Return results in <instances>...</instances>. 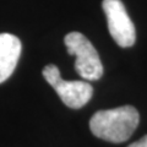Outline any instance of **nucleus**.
Segmentation results:
<instances>
[{"instance_id":"1","label":"nucleus","mask_w":147,"mask_h":147,"mask_svg":"<svg viewBox=\"0 0 147 147\" xmlns=\"http://www.w3.org/2000/svg\"><path fill=\"white\" fill-rule=\"evenodd\" d=\"M140 121L139 112L132 105L98 110L90 120V129L96 137L120 144L126 141L136 130Z\"/></svg>"},{"instance_id":"2","label":"nucleus","mask_w":147,"mask_h":147,"mask_svg":"<svg viewBox=\"0 0 147 147\" xmlns=\"http://www.w3.org/2000/svg\"><path fill=\"white\" fill-rule=\"evenodd\" d=\"M65 45L69 54L75 55L76 72L86 81H96L103 75V65L97 50L80 32H71L65 36Z\"/></svg>"},{"instance_id":"3","label":"nucleus","mask_w":147,"mask_h":147,"mask_svg":"<svg viewBox=\"0 0 147 147\" xmlns=\"http://www.w3.org/2000/svg\"><path fill=\"white\" fill-rule=\"evenodd\" d=\"M43 77L53 87L63 103L74 109L84 107L93 94V87L87 81H65L63 80L59 69L49 64L43 69Z\"/></svg>"},{"instance_id":"4","label":"nucleus","mask_w":147,"mask_h":147,"mask_svg":"<svg viewBox=\"0 0 147 147\" xmlns=\"http://www.w3.org/2000/svg\"><path fill=\"white\" fill-rule=\"evenodd\" d=\"M103 11L107 17L110 36L121 48L134 45L136 40V31L131 18L121 0H103Z\"/></svg>"},{"instance_id":"5","label":"nucleus","mask_w":147,"mask_h":147,"mask_svg":"<svg viewBox=\"0 0 147 147\" xmlns=\"http://www.w3.org/2000/svg\"><path fill=\"white\" fill-rule=\"evenodd\" d=\"M22 50L21 40L10 33H0V84L12 75Z\"/></svg>"},{"instance_id":"6","label":"nucleus","mask_w":147,"mask_h":147,"mask_svg":"<svg viewBox=\"0 0 147 147\" xmlns=\"http://www.w3.org/2000/svg\"><path fill=\"white\" fill-rule=\"evenodd\" d=\"M127 147H147V135H145L142 139H140L139 141L132 142L131 145H129Z\"/></svg>"}]
</instances>
